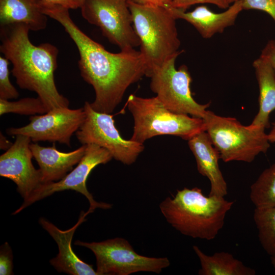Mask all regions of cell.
<instances>
[{
    "label": "cell",
    "mask_w": 275,
    "mask_h": 275,
    "mask_svg": "<svg viewBox=\"0 0 275 275\" xmlns=\"http://www.w3.org/2000/svg\"><path fill=\"white\" fill-rule=\"evenodd\" d=\"M94 254L98 275H129L144 271L160 273L170 265L167 257H150L137 253L125 239L116 237L100 242L76 240Z\"/></svg>",
    "instance_id": "52a82bcc"
},
{
    "label": "cell",
    "mask_w": 275,
    "mask_h": 275,
    "mask_svg": "<svg viewBox=\"0 0 275 275\" xmlns=\"http://www.w3.org/2000/svg\"><path fill=\"white\" fill-rule=\"evenodd\" d=\"M0 139L1 149L7 150L13 144V143H10L2 133H1Z\"/></svg>",
    "instance_id": "4dcf8cb0"
},
{
    "label": "cell",
    "mask_w": 275,
    "mask_h": 275,
    "mask_svg": "<svg viewBox=\"0 0 275 275\" xmlns=\"http://www.w3.org/2000/svg\"><path fill=\"white\" fill-rule=\"evenodd\" d=\"M126 105L134 120L130 140L143 144L160 135H172L189 140L206 131L202 118L177 114L168 109L155 96L144 98L130 95Z\"/></svg>",
    "instance_id": "5b68a950"
},
{
    "label": "cell",
    "mask_w": 275,
    "mask_h": 275,
    "mask_svg": "<svg viewBox=\"0 0 275 275\" xmlns=\"http://www.w3.org/2000/svg\"><path fill=\"white\" fill-rule=\"evenodd\" d=\"M168 8L176 19L188 22L204 39H209L216 34L222 33L226 28L234 25L239 14L243 10L240 0L235 1L221 13L214 12L205 6L197 7L189 12L171 6Z\"/></svg>",
    "instance_id": "9a60e30c"
},
{
    "label": "cell",
    "mask_w": 275,
    "mask_h": 275,
    "mask_svg": "<svg viewBox=\"0 0 275 275\" xmlns=\"http://www.w3.org/2000/svg\"><path fill=\"white\" fill-rule=\"evenodd\" d=\"M250 199L256 207L275 206V162L252 185Z\"/></svg>",
    "instance_id": "7402d4cb"
},
{
    "label": "cell",
    "mask_w": 275,
    "mask_h": 275,
    "mask_svg": "<svg viewBox=\"0 0 275 275\" xmlns=\"http://www.w3.org/2000/svg\"><path fill=\"white\" fill-rule=\"evenodd\" d=\"M271 261L272 264L275 269V255L272 256H271Z\"/></svg>",
    "instance_id": "d6a6232c"
},
{
    "label": "cell",
    "mask_w": 275,
    "mask_h": 275,
    "mask_svg": "<svg viewBox=\"0 0 275 275\" xmlns=\"http://www.w3.org/2000/svg\"><path fill=\"white\" fill-rule=\"evenodd\" d=\"M228 3L231 4H232L234 2H235V1H237V0H227Z\"/></svg>",
    "instance_id": "836d02e7"
},
{
    "label": "cell",
    "mask_w": 275,
    "mask_h": 275,
    "mask_svg": "<svg viewBox=\"0 0 275 275\" xmlns=\"http://www.w3.org/2000/svg\"><path fill=\"white\" fill-rule=\"evenodd\" d=\"M86 118L76 132V136L82 145L94 144L112 154L113 158L123 164L134 163L144 150L143 144L123 139L115 125L113 116L98 112L92 108L90 103L84 105Z\"/></svg>",
    "instance_id": "30bf717a"
},
{
    "label": "cell",
    "mask_w": 275,
    "mask_h": 275,
    "mask_svg": "<svg viewBox=\"0 0 275 275\" xmlns=\"http://www.w3.org/2000/svg\"><path fill=\"white\" fill-rule=\"evenodd\" d=\"M43 1L66 8L68 9L80 8L81 3L79 0H43Z\"/></svg>",
    "instance_id": "f1b7e54d"
},
{
    "label": "cell",
    "mask_w": 275,
    "mask_h": 275,
    "mask_svg": "<svg viewBox=\"0 0 275 275\" xmlns=\"http://www.w3.org/2000/svg\"><path fill=\"white\" fill-rule=\"evenodd\" d=\"M260 56L269 63L275 72V39L269 40L267 42Z\"/></svg>",
    "instance_id": "83f0119b"
},
{
    "label": "cell",
    "mask_w": 275,
    "mask_h": 275,
    "mask_svg": "<svg viewBox=\"0 0 275 275\" xmlns=\"http://www.w3.org/2000/svg\"><path fill=\"white\" fill-rule=\"evenodd\" d=\"M188 146L193 152L197 169L210 182L209 196L224 197L227 193V185L219 169L218 151L213 146L208 134L203 131L188 140Z\"/></svg>",
    "instance_id": "e0dca14e"
},
{
    "label": "cell",
    "mask_w": 275,
    "mask_h": 275,
    "mask_svg": "<svg viewBox=\"0 0 275 275\" xmlns=\"http://www.w3.org/2000/svg\"><path fill=\"white\" fill-rule=\"evenodd\" d=\"M178 57L171 58L150 72L147 77L151 78L150 89L171 112L203 119L210 103L201 104L194 99L190 90L192 79L187 66L176 68Z\"/></svg>",
    "instance_id": "ba28073f"
},
{
    "label": "cell",
    "mask_w": 275,
    "mask_h": 275,
    "mask_svg": "<svg viewBox=\"0 0 275 275\" xmlns=\"http://www.w3.org/2000/svg\"><path fill=\"white\" fill-rule=\"evenodd\" d=\"M203 119L205 131L225 162H251L270 147L264 127L251 124L244 126L235 118L218 116L208 110Z\"/></svg>",
    "instance_id": "8992f818"
},
{
    "label": "cell",
    "mask_w": 275,
    "mask_h": 275,
    "mask_svg": "<svg viewBox=\"0 0 275 275\" xmlns=\"http://www.w3.org/2000/svg\"><path fill=\"white\" fill-rule=\"evenodd\" d=\"M193 250L199 259L200 275H255L256 271L244 265L228 252H216L211 256L203 253L197 245Z\"/></svg>",
    "instance_id": "ffe728a7"
},
{
    "label": "cell",
    "mask_w": 275,
    "mask_h": 275,
    "mask_svg": "<svg viewBox=\"0 0 275 275\" xmlns=\"http://www.w3.org/2000/svg\"><path fill=\"white\" fill-rule=\"evenodd\" d=\"M80 9L82 17L120 50L140 46L126 0H82Z\"/></svg>",
    "instance_id": "9c48e42d"
},
{
    "label": "cell",
    "mask_w": 275,
    "mask_h": 275,
    "mask_svg": "<svg viewBox=\"0 0 275 275\" xmlns=\"http://www.w3.org/2000/svg\"><path fill=\"white\" fill-rule=\"evenodd\" d=\"M243 10H257L270 16L275 23V0H240Z\"/></svg>",
    "instance_id": "d4e9b609"
},
{
    "label": "cell",
    "mask_w": 275,
    "mask_h": 275,
    "mask_svg": "<svg viewBox=\"0 0 275 275\" xmlns=\"http://www.w3.org/2000/svg\"><path fill=\"white\" fill-rule=\"evenodd\" d=\"M79 1H80V3H81H81H82V0H79Z\"/></svg>",
    "instance_id": "e575fe53"
},
{
    "label": "cell",
    "mask_w": 275,
    "mask_h": 275,
    "mask_svg": "<svg viewBox=\"0 0 275 275\" xmlns=\"http://www.w3.org/2000/svg\"><path fill=\"white\" fill-rule=\"evenodd\" d=\"M13 267L12 251L9 243L6 242L1 246L0 274H13Z\"/></svg>",
    "instance_id": "484cf974"
},
{
    "label": "cell",
    "mask_w": 275,
    "mask_h": 275,
    "mask_svg": "<svg viewBox=\"0 0 275 275\" xmlns=\"http://www.w3.org/2000/svg\"><path fill=\"white\" fill-rule=\"evenodd\" d=\"M135 32L140 41V51L148 76L153 69L175 56H179L180 41L176 19L167 7L147 5L127 1Z\"/></svg>",
    "instance_id": "277c9868"
},
{
    "label": "cell",
    "mask_w": 275,
    "mask_h": 275,
    "mask_svg": "<svg viewBox=\"0 0 275 275\" xmlns=\"http://www.w3.org/2000/svg\"><path fill=\"white\" fill-rule=\"evenodd\" d=\"M42 9L48 17L62 25L76 45L80 75L95 91L91 107L98 112L111 114L129 87L146 75L147 66L141 52L133 49L111 52L77 26L69 9L45 2Z\"/></svg>",
    "instance_id": "6da1fadb"
},
{
    "label": "cell",
    "mask_w": 275,
    "mask_h": 275,
    "mask_svg": "<svg viewBox=\"0 0 275 275\" xmlns=\"http://www.w3.org/2000/svg\"><path fill=\"white\" fill-rule=\"evenodd\" d=\"M47 17L41 0H0L1 26L22 23L31 31H39L46 28Z\"/></svg>",
    "instance_id": "ac0fdd59"
},
{
    "label": "cell",
    "mask_w": 275,
    "mask_h": 275,
    "mask_svg": "<svg viewBox=\"0 0 275 275\" xmlns=\"http://www.w3.org/2000/svg\"><path fill=\"white\" fill-rule=\"evenodd\" d=\"M199 4H213L223 9H227L230 5L227 0H172L171 6L186 10L190 6Z\"/></svg>",
    "instance_id": "4316f807"
},
{
    "label": "cell",
    "mask_w": 275,
    "mask_h": 275,
    "mask_svg": "<svg viewBox=\"0 0 275 275\" xmlns=\"http://www.w3.org/2000/svg\"><path fill=\"white\" fill-rule=\"evenodd\" d=\"M30 31L22 23L1 26V52L12 63L11 72L20 88L36 93L48 111L68 107L69 100L60 94L54 81L58 49L49 43L34 45Z\"/></svg>",
    "instance_id": "7a4b0ae2"
},
{
    "label": "cell",
    "mask_w": 275,
    "mask_h": 275,
    "mask_svg": "<svg viewBox=\"0 0 275 275\" xmlns=\"http://www.w3.org/2000/svg\"><path fill=\"white\" fill-rule=\"evenodd\" d=\"M30 148L40 167L42 183L46 184L61 180L73 170V166L78 164L84 156L87 145L69 152L59 151L55 143L52 146L47 147L31 143Z\"/></svg>",
    "instance_id": "2e32d148"
},
{
    "label": "cell",
    "mask_w": 275,
    "mask_h": 275,
    "mask_svg": "<svg viewBox=\"0 0 275 275\" xmlns=\"http://www.w3.org/2000/svg\"><path fill=\"white\" fill-rule=\"evenodd\" d=\"M254 220L260 243L271 256L275 255V206L256 207Z\"/></svg>",
    "instance_id": "44dd1931"
},
{
    "label": "cell",
    "mask_w": 275,
    "mask_h": 275,
    "mask_svg": "<svg viewBox=\"0 0 275 275\" xmlns=\"http://www.w3.org/2000/svg\"><path fill=\"white\" fill-rule=\"evenodd\" d=\"M85 118L84 107L55 108L42 115L32 116L28 124L8 128L6 132L10 135H26L34 142H59L70 146L72 135L79 129Z\"/></svg>",
    "instance_id": "7c38bea8"
},
{
    "label": "cell",
    "mask_w": 275,
    "mask_h": 275,
    "mask_svg": "<svg viewBox=\"0 0 275 275\" xmlns=\"http://www.w3.org/2000/svg\"><path fill=\"white\" fill-rule=\"evenodd\" d=\"M31 141L29 136L18 134L10 148L0 156V176L16 183L24 200L42 184L41 172L32 162Z\"/></svg>",
    "instance_id": "4fadbf2b"
},
{
    "label": "cell",
    "mask_w": 275,
    "mask_h": 275,
    "mask_svg": "<svg viewBox=\"0 0 275 275\" xmlns=\"http://www.w3.org/2000/svg\"><path fill=\"white\" fill-rule=\"evenodd\" d=\"M259 90V111L251 124L265 128L275 109V72L269 63L260 56L253 63Z\"/></svg>",
    "instance_id": "d6986e66"
},
{
    "label": "cell",
    "mask_w": 275,
    "mask_h": 275,
    "mask_svg": "<svg viewBox=\"0 0 275 275\" xmlns=\"http://www.w3.org/2000/svg\"><path fill=\"white\" fill-rule=\"evenodd\" d=\"M9 61L0 57V99H17L19 93L10 81L9 70Z\"/></svg>",
    "instance_id": "cb8c5ba5"
},
{
    "label": "cell",
    "mask_w": 275,
    "mask_h": 275,
    "mask_svg": "<svg viewBox=\"0 0 275 275\" xmlns=\"http://www.w3.org/2000/svg\"><path fill=\"white\" fill-rule=\"evenodd\" d=\"M89 213L81 212L76 224L72 228L61 230L44 217L39 223L56 242L59 249L57 256L50 260V263L59 272L71 275H98L93 266L80 260L74 253L71 247L73 235L77 227L86 219Z\"/></svg>",
    "instance_id": "5bb4252c"
},
{
    "label": "cell",
    "mask_w": 275,
    "mask_h": 275,
    "mask_svg": "<svg viewBox=\"0 0 275 275\" xmlns=\"http://www.w3.org/2000/svg\"><path fill=\"white\" fill-rule=\"evenodd\" d=\"M48 112L43 101L38 97H26L17 101L0 99V115L14 113L24 115L44 114Z\"/></svg>",
    "instance_id": "603a6c76"
},
{
    "label": "cell",
    "mask_w": 275,
    "mask_h": 275,
    "mask_svg": "<svg viewBox=\"0 0 275 275\" xmlns=\"http://www.w3.org/2000/svg\"><path fill=\"white\" fill-rule=\"evenodd\" d=\"M112 158V154L106 149L94 144L87 145L84 156L74 169L58 181L42 184L28 199L24 200L20 207L12 214L19 213L34 203L56 192L69 189L79 193L86 197L90 204V208L87 211L89 214L97 208H111L112 205L111 204L98 202L94 200L87 188L86 181L94 168L100 164L107 163Z\"/></svg>",
    "instance_id": "8fae6325"
},
{
    "label": "cell",
    "mask_w": 275,
    "mask_h": 275,
    "mask_svg": "<svg viewBox=\"0 0 275 275\" xmlns=\"http://www.w3.org/2000/svg\"><path fill=\"white\" fill-rule=\"evenodd\" d=\"M234 202L224 197L205 196L201 188H184L159 205L167 222L183 235L211 240L224 225Z\"/></svg>",
    "instance_id": "3957f363"
},
{
    "label": "cell",
    "mask_w": 275,
    "mask_h": 275,
    "mask_svg": "<svg viewBox=\"0 0 275 275\" xmlns=\"http://www.w3.org/2000/svg\"><path fill=\"white\" fill-rule=\"evenodd\" d=\"M126 1H132L138 4L147 5H155L163 7H167L171 6L172 0H126Z\"/></svg>",
    "instance_id": "f546056e"
},
{
    "label": "cell",
    "mask_w": 275,
    "mask_h": 275,
    "mask_svg": "<svg viewBox=\"0 0 275 275\" xmlns=\"http://www.w3.org/2000/svg\"><path fill=\"white\" fill-rule=\"evenodd\" d=\"M267 136L270 143H275V122L272 123V128Z\"/></svg>",
    "instance_id": "1f68e13d"
}]
</instances>
